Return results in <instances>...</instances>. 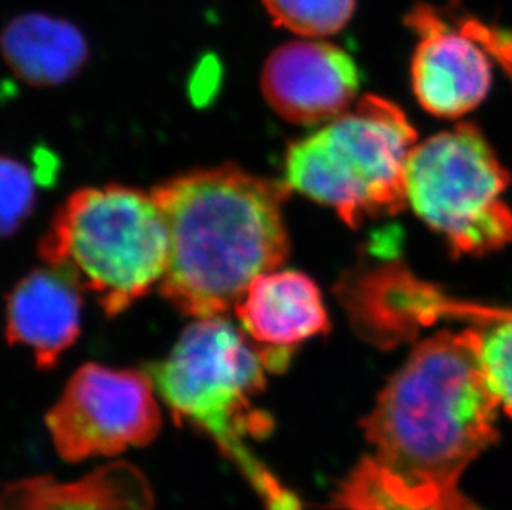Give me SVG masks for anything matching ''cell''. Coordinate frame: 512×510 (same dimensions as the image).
<instances>
[{"label": "cell", "instance_id": "6da1fadb", "mask_svg": "<svg viewBox=\"0 0 512 510\" xmlns=\"http://www.w3.org/2000/svg\"><path fill=\"white\" fill-rule=\"evenodd\" d=\"M499 403L473 328L418 343L362 419L372 451L332 492L334 510H479L459 487L498 439Z\"/></svg>", "mask_w": 512, "mask_h": 510}, {"label": "cell", "instance_id": "7a4b0ae2", "mask_svg": "<svg viewBox=\"0 0 512 510\" xmlns=\"http://www.w3.org/2000/svg\"><path fill=\"white\" fill-rule=\"evenodd\" d=\"M289 186L224 164L194 169L150 191L168 232L161 295L186 317H221L252 282L289 257Z\"/></svg>", "mask_w": 512, "mask_h": 510}, {"label": "cell", "instance_id": "3957f363", "mask_svg": "<svg viewBox=\"0 0 512 510\" xmlns=\"http://www.w3.org/2000/svg\"><path fill=\"white\" fill-rule=\"evenodd\" d=\"M292 352L257 345L229 318L194 320L184 328L170 355L148 368L155 390L178 424L208 434L219 451L236 464L267 510H302L247 448L244 439L264 438L272 429L266 413L252 400L266 388V375L289 365Z\"/></svg>", "mask_w": 512, "mask_h": 510}, {"label": "cell", "instance_id": "277c9868", "mask_svg": "<svg viewBox=\"0 0 512 510\" xmlns=\"http://www.w3.org/2000/svg\"><path fill=\"white\" fill-rule=\"evenodd\" d=\"M39 255L115 317L160 287L168 232L151 193L121 184L83 188L58 209Z\"/></svg>", "mask_w": 512, "mask_h": 510}, {"label": "cell", "instance_id": "5b68a950", "mask_svg": "<svg viewBox=\"0 0 512 510\" xmlns=\"http://www.w3.org/2000/svg\"><path fill=\"white\" fill-rule=\"evenodd\" d=\"M416 131L400 106L367 95L285 153V184L362 226L406 206V164Z\"/></svg>", "mask_w": 512, "mask_h": 510}, {"label": "cell", "instance_id": "8992f818", "mask_svg": "<svg viewBox=\"0 0 512 510\" xmlns=\"http://www.w3.org/2000/svg\"><path fill=\"white\" fill-rule=\"evenodd\" d=\"M511 176L474 125L416 143L406 164V203L456 255H484L512 242L504 203Z\"/></svg>", "mask_w": 512, "mask_h": 510}, {"label": "cell", "instance_id": "52a82bcc", "mask_svg": "<svg viewBox=\"0 0 512 510\" xmlns=\"http://www.w3.org/2000/svg\"><path fill=\"white\" fill-rule=\"evenodd\" d=\"M45 424L68 462L143 448L161 429L155 385L141 371L87 363L68 380Z\"/></svg>", "mask_w": 512, "mask_h": 510}, {"label": "cell", "instance_id": "ba28073f", "mask_svg": "<svg viewBox=\"0 0 512 510\" xmlns=\"http://www.w3.org/2000/svg\"><path fill=\"white\" fill-rule=\"evenodd\" d=\"M408 24L418 35L411 82L416 100L428 113L459 118L483 102L491 88L493 65L469 19L448 24L430 5H416Z\"/></svg>", "mask_w": 512, "mask_h": 510}, {"label": "cell", "instance_id": "9c48e42d", "mask_svg": "<svg viewBox=\"0 0 512 510\" xmlns=\"http://www.w3.org/2000/svg\"><path fill=\"white\" fill-rule=\"evenodd\" d=\"M262 93L272 110L292 125L314 126L350 110L360 73L347 52L335 45L297 40L267 58Z\"/></svg>", "mask_w": 512, "mask_h": 510}, {"label": "cell", "instance_id": "30bf717a", "mask_svg": "<svg viewBox=\"0 0 512 510\" xmlns=\"http://www.w3.org/2000/svg\"><path fill=\"white\" fill-rule=\"evenodd\" d=\"M83 290L67 275L45 265L25 275L7 299L5 337L34 353L42 370L77 342L82 332Z\"/></svg>", "mask_w": 512, "mask_h": 510}, {"label": "cell", "instance_id": "8fae6325", "mask_svg": "<svg viewBox=\"0 0 512 510\" xmlns=\"http://www.w3.org/2000/svg\"><path fill=\"white\" fill-rule=\"evenodd\" d=\"M234 312L257 345L287 352L330 330L322 292L309 275L295 270L257 277Z\"/></svg>", "mask_w": 512, "mask_h": 510}, {"label": "cell", "instance_id": "7c38bea8", "mask_svg": "<svg viewBox=\"0 0 512 510\" xmlns=\"http://www.w3.org/2000/svg\"><path fill=\"white\" fill-rule=\"evenodd\" d=\"M155 496L145 474L116 461L78 481L27 477L5 487L0 510H151Z\"/></svg>", "mask_w": 512, "mask_h": 510}, {"label": "cell", "instance_id": "4fadbf2b", "mask_svg": "<svg viewBox=\"0 0 512 510\" xmlns=\"http://www.w3.org/2000/svg\"><path fill=\"white\" fill-rule=\"evenodd\" d=\"M2 52L15 77L34 87L67 82L88 57L77 27L44 14H25L4 30Z\"/></svg>", "mask_w": 512, "mask_h": 510}, {"label": "cell", "instance_id": "5bb4252c", "mask_svg": "<svg viewBox=\"0 0 512 510\" xmlns=\"http://www.w3.org/2000/svg\"><path fill=\"white\" fill-rule=\"evenodd\" d=\"M479 363L499 408L512 418V308L483 307L469 322Z\"/></svg>", "mask_w": 512, "mask_h": 510}, {"label": "cell", "instance_id": "9a60e30c", "mask_svg": "<svg viewBox=\"0 0 512 510\" xmlns=\"http://www.w3.org/2000/svg\"><path fill=\"white\" fill-rule=\"evenodd\" d=\"M274 24L304 37L337 34L348 24L355 0H264Z\"/></svg>", "mask_w": 512, "mask_h": 510}, {"label": "cell", "instance_id": "2e32d148", "mask_svg": "<svg viewBox=\"0 0 512 510\" xmlns=\"http://www.w3.org/2000/svg\"><path fill=\"white\" fill-rule=\"evenodd\" d=\"M34 171L14 158L2 159V234L9 237L17 232L30 216L35 204Z\"/></svg>", "mask_w": 512, "mask_h": 510}, {"label": "cell", "instance_id": "e0dca14e", "mask_svg": "<svg viewBox=\"0 0 512 510\" xmlns=\"http://www.w3.org/2000/svg\"><path fill=\"white\" fill-rule=\"evenodd\" d=\"M508 37H509V44H511V49H512V34H508Z\"/></svg>", "mask_w": 512, "mask_h": 510}]
</instances>
